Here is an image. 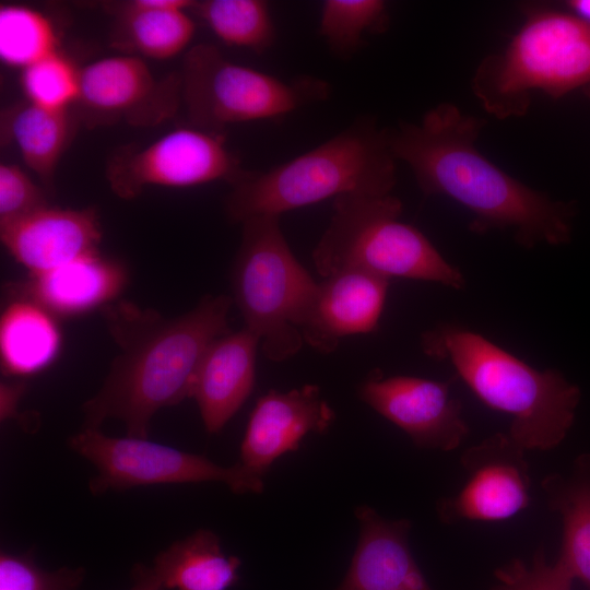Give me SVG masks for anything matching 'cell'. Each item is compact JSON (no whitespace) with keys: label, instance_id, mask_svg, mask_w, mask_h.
<instances>
[{"label":"cell","instance_id":"6da1fadb","mask_svg":"<svg viewBox=\"0 0 590 590\" xmlns=\"http://www.w3.org/2000/svg\"><path fill=\"white\" fill-rule=\"evenodd\" d=\"M484 123L441 103L420 123L388 130V142L424 194L445 196L472 213V232L511 228L515 240L529 249L568 243L573 208L526 186L482 155L475 142Z\"/></svg>","mask_w":590,"mask_h":590},{"label":"cell","instance_id":"7a4b0ae2","mask_svg":"<svg viewBox=\"0 0 590 590\" xmlns=\"http://www.w3.org/2000/svg\"><path fill=\"white\" fill-rule=\"evenodd\" d=\"M231 305L229 296L208 295L170 319L130 304L108 310V326L120 352L99 390L83 403L84 427L99 428L116 418L128 436L148 438L157 411L191 398L204 353L228 333Z\"/></svg>","mask_w":590,"mask_h":590},{"label":"cell","instance_id":"3957f363","mask_svg":"<svg viewBox=\"0 0 590 590\" xmlns=\"http://www.w3.org/2000/svg\"><path fill=\"white\" fill-rule=\"evenodd\" d=\"M421 346L432 358L448 359L483 403L508 414L507 433L526 450H551L570 430L581 393L560 371L538 370L482 334L451 324L425 331Z\"/></svg>","mask_w":590,"mask_h":590},{"label":"cell","instance_id":"277c9868","mask_svg":"<svg viewBox=\"0 0 590 590\" xmlns=\"http://www.w3.org/2000/svg\"><path fill=\"white\" fill-rule=\"evenodd\" d=\"M388 129L356 119L316 148L268 170H246L225 200L234 222L279 215L344 194H390L396 162Z\"/></svg>","mask_w":590,"mask_h":590},{"label":"cell","instance_id":"5b68a950","mask_svg":"<svg viewBox=\"0 0 590 590\" xmlns=\"http://www.w3.org/2000/svg\"><path fill=\"white\" fill-rule=\"evenodd\" d=\"M502 50L479 64L472 91L499 119L522 117L532 94L559 98L581 88L590 96V24L575 14L530 7Z\"/></svg>","mask_w":590,"mask_h":590},{"label":"cell","instance_id":"8992f818","mask_svg":"<svg viewBox=\"0 0 590 590\" xmlns=\"http://www.w3.org/2000/svg\"><path fill=\"white\" fill-rule=\"evenodd\" d=\"M312 251L317 272L328 278L363 271L386 280L428 281L462 290L463 274L416 227L399 220L401 201L391 194H344Z\"/></svg>","mask_w":590,"mask_h":590},{"label":"cell","instance_id":"52a82bcc","mask_svg":"<svg viewBox=\"0 0 590 590\" xmlns=\"http://www.w3.org/2000/svg\"><path fill=\"white\" fill-rule=\"evenodd\" d=\"M241 224L232 269L234 302L245 328L262 341L266 357L282 362L303 346L300 327L318 283L292 252L279 215H257Z\"/></svg>","mask_w":590,"mask_h":590},{"label":"cell","instance_id":"ba28073f","mask_svg":"<svg viewBox=\"0 0 590 590\" xmlns=\"http://www.w3.org/2000/svg\"><path fill=\"white\" fill-rule=\"evenodd\" d=\"M179 79L191 126L220 133L231 123L284 117L330 94L326 81L314 76L283 81L226 59L211 44L186 52Z\"/></svg>","mask_w":590,"mask_h":590},{"label":"cell","instance_id":"9c48e42d","mask_svg":"<svg viewBox=\"0 0 590 590\" xmlns=\"http://www.w3.org/2000/svg\"><path fill=\"white\" fill-rule=\"evenodd\" d=\"M69 447L91 462L97 473L90 491L101 495L137 486L220 482L237 494L263 491V476L237 462L220 465L204 456L186 452L140 437H111L99 428L83 427Z\"/></svg>","mask_w":590,"mask_h":590},{"label":"cell","instance_id":"30bf717a","mask_svg":"<svg viewBox=\"0 0 590 590\" xmlns=\"http://www.w3.org/2000/svg\"><path fill=\"white\" fill-rule=\"evenodd\" d=\"M245 172L223 133L187 127L142 149L116 153L107 163L106 178L117 197L129 200L150 186L188 188L219 180L233 185Z\"/></svg>","mask_w":590,"mask_h":590},{"label":"cell","instance_id":"8fae6325","mask_svg":"<svg viewBox=\"0 0 590 590\" xmlns=\"http://www.w3.org/2000/svg\"><path fill=\"white\" fill-rule=\"evenodd\" d=\"M526 451L507 432L467 448L460 458L467 481L456 495L438 500L439 520L496 522L524 510L531 497Z\"/></svg>","mask_w":590,"mask_h":590},{"label":"cell","instance_id":"7c38bea8","mask_svg":"<svg viewBox=\"0 0 590 590\" xmlns=\"http://www.w3.org/2000/svg\"><path fill=\"white\" fill-rule=\"evenodd\" d=\"M180 102L179 74L160 81L137 56L102 58L80 72L76 104L90 123L123 119L152 126L172 117Z\"/></svg>","mask_w":590,"mask_h":590},{"label":"cell","instance_id":"4fadbf2b","mask_svg":"<svg viewBox=\"0 0 590 590\" xmlns=\"http://www.w3.org/2000/svg\"><path fill=\"white\" fill-rule=\"evenodd\" d=\"M358 394L420 448L452 451L470 433L461 401L450 394V381L374 374Z\"/></svg>","mask_w":590,"mask_h":590},{"label":"cell","instance_id":"5bb4252c","mask_svg":"<svg viewBox=\"0 0 590 590\" xmlns=\"http://www.w3.org/2000/svg\"><path fill=\"white\" fill-rule=\"evenodd\" d=\"M334 420L316 385L271 390L257 400L249 416L238 462L263 476L276 459L297 450L305 436L327 432Z\"/></svg>","mask_w":590,"mask_h":590},{"label":"cell","instance_id":"9a60e30c","mask_svg":"<svg viewBox=\"0 0 590 590\" xmlns=\"http://www.w3.org/2000/svg\"><path fill=\"white\" fill-rule=\"evenodd\" d=\"M388 285L389 280L363 271H342L323 278L300 327L304 342L328 354L345 337L375 331Z\"/></svg>","mask_w":590,"mask_h":590},{"label":"cell","instance_id":"2e32d148","mask_svg":"<svg viewBox=\"0 0 590 590\" xmlns=\"http://www.w3.org/2000/svg\"><path fill=\"white\" fill-rule=\"evenodd\" d=\"M102 227L93 208L60 209L46 205L0 227L10 255L30 274H38L97 251Z\"/></svg>","mask_w":590,"mask_h":590},{"label":"cell","instance_id":"e0dca14e","mask_svg":"<svg viewBox=\"0 0 590 590\" xmlns=\"http://www.w3.org/2000/svg\"><path fill=\"white\" fill-rule=\"evenodd\" d=\"M359 536L349 570L334 590H433L409 546L412 523L374 508H355Z\"/></svg>","mask_w":590,"mask_h":590},{"label":"cell","instance_id":"ac0fdd59","mask_svg":"<svg viewBox=\"0 0 590 590\" xmlns=\"http://www.w3.org/2000/svg\"><path fill=\"white\" fill-rule=\"evenodd\" d=\"M259 342L260 339L244 327L220 337L204 353L191 398L198 404L208 433H219L250 396Z\"/></svg>","mask_w":590,"mask_h":590},{"label":"cell","instance_id":"d6986e66","mask_svg":"<svg viewBox=\"0 0 590 590\" xmlns=\"http://www.w3.org/2000/svg\"><path fill=\"white\" fill-rule=\"evenodd\" d=\"M126 268L98 251L56 269L30 274L10 285L15 299L32 302L51 315L74 316L115 299L127 285Z\"/></svg>","mask_w":590,"mask_h":590},{"label":"cell","instance_id":"ffe728a7","mask_svg":"<svg viewBox=\"0 0 590 590\" xmlns=\"http://www.w3.org/2000/svg\"><path fill=\"white\" fill-rule=\"evenodd\" d=\"M194 1L133 0L119 10L113 43L126 55L166 60L190 44L194 23L188 14Z\"/></svg>","mask_w":590,"mask_h":590},{"label":"cell","instance_id":"44dd1931","mask_svg":"<svg viewBox=\"0 0 590 590\" xmlns=\"http://www.w3.org/2000/svg\"><path fill=\"white\" fill-rule=\"evenodd\" d=\"M548 508L560 515L563 538L555 562L574 580L590 588V453H581L567 474L542 480Z\"/></svg>","mask_w":590,"mask_h":590},{"label":"cell","instance_id":"7402d4cb","mask_svg":"<svg viewBox=\"0 0 590 590\" xmlns=\"http://www.w3.org/2000/svg\"><path fill=\"white\" fill-rule=\"evenodd\" d=\"M240 565L222 551L216 533L200 529L160 552L152 568L166 590H228Z\"/></svg>","mask_w":590,"mask_h":590},{"label":"cell","instance_id":"603a6c76","mask_svg":"<svg viewBox=\"0 0 590 590\" xmlns=\"http://www.w3.org/2000/svg\"><path fill=\"white\" fill-rule=\"evenodd\" d=\"M60 332L52 315L24 299H14L0 321V357L3 374L27 376L49 365L60 347Z\"/></svg>","mask_w":590,"mask_h":590},{"label":"cell","instance_id":"cb8c5ba5","mask_svg":"<svg viewBox=\"0 0 590 590\" xmlns=\"http://www.w3.org/2000/svg\"><path fill=\"white\" fill-rule=\"evenodd\" d=\"M2 129L16 145L26 166L51 185L57 165L73 134L70 111L46 109L31 103L5 114Z\"/></svg>","mask_w":590,"mask_h":590},{"label":"cell","instance_id":"d4e9b609","mask_svg":"<svg viewBox=\"0 0 590 590\" xmlns=\"http://www.w3.org/2000/svg\"><path fill=\"white\" fill-rule=\"evenodd\" d=\"M191 9L226 45L262 54L275 40V27L266 1L204 0L194 1Z\"/></svg>","mask_w":590,"mask_h":590},{"label":"cell","instance_id":"484cf974","mask_svg":"<svg viewBox=\"0 0 590 590\" xmlns=\"http://www.w3.org/2000/svg\"><path fill=\"white\" fill-rule=\"evenodd\" d=\"M58 52V36L51 21L23 4L0 8V59L21 70Z\"/></svg>","mask_w":590,"mask_h":590},{"label":"cell","instance_id":"4316f807","mask_svg":"<svg viewBox=\"0 0 590 590\" xmlns=\"http://www.w3.org/2000/svg\"><path fill=\"white\" fill-rule=\"evenodd\" d=\"M389 14L381 0H326L321 5L319 34L338 57L354 55L366 34L387 30Z\"/></svg>","mask_w":590,"mask_h":590},{"label":"cell","instance_id":"83f0119b","mask_svg":"<svg viewBox=\"0 0 590 590\" xmlns=\"http://www.w3.org/2000/svg\"><path fill=\"white\" fill-rule=\"evenodd\" d=\"M80 72L58 51L22 70V90L33 105L69 111L79 99Z\"/></svg>","mask_w":590,"mask_h":590},{"label":"cell","instance_id":"f1b7e54d","mask_svg":"<svg viewBox=\"0 0 590 590\" xmlns=\"http://www.w3.org/2000/svg\"><path fill=\"white\" fill-rule=\"evenodd\" d=\"M84 577L83 567L46 570L31 552L0 554V590H80Z\"/></svg>","mask_w":590,"mask_h":590},{"label":"cell","instance_id":"f546056e","mask_svg":"<svg viewBox=\"0 0 590 590\" xmlns=\"http://www.w3.org/2000/svg\"><path fill=\"white\" fill-rule=\"evenodd\" d=\"M494 575L496 582L491 590H571L574 581L556 563L547 564L543 548L530 563L515 558Z\"/></svg>","mask_w":590,"mask_h":590},{"label":"cell","instance_id":"4dcf8cb0","mask_svg":"<svg viewBox=\"0 0 590 590\" xmlns=\"http://www.w3.org/2000/svg\"><path fill=\"white\" fill-rule=\"evenodd\" d=\"M48 205L45 194L17 165L0 164V227Z\"/></svg>","mask_w":590,"mask_h":590},{"label":"cell","instance_id":"1f68e13d","mask_svg":"<svg viewBox=\"0 0 590 590\" xmlns=\"http://www.w3.org/2000/svg\"><path fill=\"white\" fill-rule=\"evenodd\" d=\"M26 390L24 381H2L0 385V418L1 421L17 420L23 425L26 420L17 411L19 402Z\"/></svg>","mask_w":590,"mask_h":590},{"label":"cell","instance_id":"d6a6232c","mask_svg":"<svg viewBox=\"0 0 590 590\" xmlns=\"http://www.w3.org/2000/svg\"><path fill=\"white\" fill-rule=\"evenodd\" d=\"M132 580L130 590H166L152 566L135 565L132 569Z\"/></svg>","mask_w":590,"mask_h":590},{"label":"cell","instance_id":"836d02e7","mask_svg":"<svg viewBox=\"0 0 590 590\" xmlns=\"http://www.w3.org/2000/svg\"><path fill=\"white\" fill-rule=\"evenodd\" d=\"M566 5L570 13L590 24V0H571Z\"/></svg>","mask_w":590,"mask_h":590}]
</instances>
